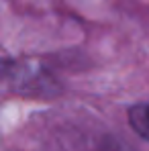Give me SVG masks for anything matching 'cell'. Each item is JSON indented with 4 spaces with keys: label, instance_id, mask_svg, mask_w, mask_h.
Segmentation results:
<instances>
[{
    "label": "cell",
    "instance_id": "cell-2",
    "mask_svg": "<svg viewBox=\"0 0 149 151\" xmlns=\"http://www.w3.org/2000/svg\"><path fill=\"white\" fill-rule=\"evenodd\" d=\"M98 151H133V147L127 145L123 139H119V137H114V135H108V137L102 139Z\"/></svg>",
    "mask_w": 149,
    "mask_h": 151
},
{
    "label": "cell",
    "instance_id": "cell-1",
    "mask_svg": "<svg viewBox=\"0 0 149 151\" xmlns=\"http://www.w3.org/2000/svg\"><path fill=\"white\" fill-rule=\"evenodd\" d=\"M129 125L141 139L149 141V102L129 108Z\"/></svg>",
    "mask_w": 149,
    "mask_h": 151
}]
</instances>
